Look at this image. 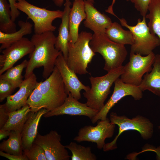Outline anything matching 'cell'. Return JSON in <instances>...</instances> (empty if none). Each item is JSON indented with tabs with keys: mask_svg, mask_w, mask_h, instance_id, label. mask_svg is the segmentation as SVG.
<instances>
[{
	"mask_svg": "<svg viewBox=\"0 0 160 160\" xmlns=\"http://www.w3.org/2000/svg\"><path fill=\"white\" fill-rule=\"evenodd\" d=\"M30 111V107L26 104L20 109L9 113L7 121L0 129L21 132Z\"/></svg>",
	"mask_w": 160,
	"mask_h": 160,
	"instance_id": "cell-23",
	"label": "cell"
},
{
	"mask_svg": "<svg viewBox=\"0 0 160 160\" xmlns=\"http://www.w3.org/2000/svg\"><path fill=\"white\" fill-rule=\"evenodd\" d=\"M92 35L91 33L81 31L74 44L68 42L66 61L69 68L76 74L83 75L88 73L87 70L88 64L96 54L89 45Z\"/></svg>",
	"mask_w": 160,
	"mask_h": 160,
	"instance_id": "cell-4",
	"label": "cell"
},
{
	"mask_svg": "<svg viewBox=\"0 0 160 160\" xmlns=\"http://www.w3.org/2000/svg\"><path fill=\"white\" fill-rule=\"evenodd\" d=\"M84 6L86 17L84 26L93 31L94 33L105 32V29L112 23L111 19L104 13H101L94 6L93 4L84 0Z\"/></svg>",
	"mask_w": 160,
	"mask_h": 160,
	"instance_id": "cell-17",
	"label": "cell"
},
{
	"mask_svg": "<svg viewBox=\"0 0 160 160\" xmlns=\"http://www.w3.org/2000/svg\"><path fill=\"white\" fill-rule=\"evenodd\" d=\"M98 112L97 110L88 106L86 103L79 102L71 93H69L63 104L51 111L47 112L43 116L47 118L64 114L84 116L88 117L91 119Z\"/></svg>",
	"mask_w": 160,
	"mask_h": 160,
	"instance_id": "cell-15",
	"label": "cell"
},
{
	"mask_svg": "<svg viewBox=\"0 0 160 160\" xmlns=\"http://www.w3.org/2000/svg\"><path fill=\"white\" fill-rule=\"evenodd\" d=\"M18 0H8L10 7L12 19L14 21L16 20L20 14L19 10L15 6L16 3Z\"/></svg>",
	"mask_w": 160,
	"mask_h": 160,
	"instance_id": "cell-33",
	"label": "cell"
},
{
	"mask_svg": "<svg viewBox=\"0 0 160 160\" xmlns=\"http://www.w3.org/2000/svg\"><path fill=\"white\" fill-rule=\"evenodd\" d=\"M9 113L5 111L2 105H0V129L4 125L9 119Z\"/></svg>",
	"mask_w": 160,
	"mask_h": 160,
	"instance_id": "cell-35",
	"label": "cell"
},
{
	"mask_svg": "<svg viewBox=\"0 0 160 160\" xmlns=\"http://www.w3.org/2000/svg\"><path fill=\"white\" fill-rule=\"evenodd\" d=\"M86 17L84 1L74 0L69 15V43L73 44L77 41L79 26Z\"/></svg>",
	"mask_w": 160,
	"mask_h": 160,
	"instance_id": "cell-20",
	"label": "cell"
},
{
	"mask_svg": "<svg viewBox=\"0 0 160 160\" xmlns=\"http://www.w3.org/2000/svg\"><path fill=\"white\" fill-rule=\"evenodd\" d=\"M93 4L94 3V0H87ZM53 2L55 5L57 7H61L64 3V0H52Z\"/></svg>",
	"mask_w": 160,
	"mask_h": 160,
	"instance_id": "cell-37",
	"label": "cell"
},
{
	"mask_svg": "<svg viewBox=\"0 0 160 160\" xmlns=\"http://www.w3.org/2000/svg\"><path fill=\"white\" fill-rule=\"evenodd\" d=\"M62 21L58 29V33L56 37L55 46L56 49L62 52L67 59L68 52V44L69 33V15L71 3L70 0H65Z\"/></svg>",
	"mask_w": 160,
	"mask_h": 160,
	"instance_id": "cell-19",
	"label": "cell"
},
{
	"mask_svg": "<svg viewBox=\"0 0 160 160\" xmlns=\"http://www.w3.org/2000/svg\"><path fill=\"white\" fill-rule=\"evenodd\" d=\"M111 123L118 125V134L111 142L105 143L103 151H107L117 148V141L119 136L124 132L128 130H135L140 134L145 140H148L152 137L154 132L153 123L148 118L138 115L131 119L124 115L120 116L116 113L112 112L110 114Z\"/></svg>",
	"mask_w": 160,
	"mask_h": 160,
	"instance_id": "cell-5",
	"label": "cell"
},
{
	"mask_svg": "<svg viewBox=\"0 0 160 160\" xmlns=\"http://www.w3.org/2000/svg\"><path fill=\"white\" fill-rule=\"evenodd\" d=\"M15 6L19 10L25 14L28 18L33 21L35 34L55 31L56 28L52 25L53 21L56 18H61L63 15V11L50 10L40 8L26 0H19Z\"/></svg>",
	"mask_w": 160,
	"mask_h": 160,
	"instance_id": "cell-7",
	"label": "cell"
},
{
	"mask_svg": "<svg viewBox=\"0 0 160 160\" xmlns=\"http://www.w3.org/2000/svg\"><path fill=\"white\" fill-rule=\"evenodd\" d=\"M109 12L119 20L121 25L126 27L132 33L134 42L131 45L130 52L146 55L160 45L159 38L150 32L146 23L145 17H143L142 20L139 18L136 25L131 26L127 23L125 19H120L116 16L113 10Z\"/></svg>",
	"mask_w": 160,
	"mask_h": 160,
	"instance_id": "cell-6",
	"label": "cell"
},
{
	"mask_svg": "<svg viewBox=\"0 0 160 160\" xmlns=\"http://www.w3.org/2000/svg\"><path fill=\"white\" fill-rule=\"evenodd\" d=\"M19 29L15 32L6 33L0 31V51L21 39L24 36L32 32L33 25L29 22L20 20L18 22Z\"/></svg>",
	"mask_w": 160,
	"mask_h": 160,
	"instance_id": "cell-22",
	"label": "cell"
},
{
	"mask_svg": "<svg viewBox=\"0 0 160 160\" xmlns=\"http://www.w3.org/2000/svg\"><path fill=\"white\" fill-rule=\"evenodd\" d=\"M89 45L94 52L103 57L105 62L103 69L108 72L123 66L128 53L125 46L110 40L105 32L94 33Z\"/></svg>",
	"mask_w": 160,
	"mask_h": 160,
	"instance_id": "cell-2",
	"label": "cell"
},
{
	"mask_svg": "<svg viewBox=\"0 0 160 160\" xmlns=\"http://www.w3.org/2000/svg\"><path fill=\"white\" fill-rule=\"evenodd\" d=\"M37 78L33 73L23 80L19 89L15 94L7 98L6 103L2 104L7 113L19 109L25 105L27 100L37 86Z\"/></svg>",
	"mask_w": 160,
	"mask_h": 160,
	"instance_id": "cell-16",
	"label": "cell"
},
{
	"mask_svg": "<svg viewBox=\"0 0 160 160\" xmlns=\"http://www.w3.org/2000/svg\"><path fill=\"white\" fill-rule=\"evenodd\" d=\"M151 71L143 76L138 87L143 92L148 90L160 97V57L155 55L154 62Z\"/></svg>",
	"mask_w": 160,
	"mask_h": 160,
	"instance_id": "cell-21",
	"label": "cell"
},
{
	"mask_svg": "<svg viewBox=\"0 0 160 160\" xmlns=\"http://www.w3.org/2000/svg\"><path fill=\"white\" fill-rule=\"evenodd\" d=\"M16 88L10 83L4 80L0 79V102L11 95Z\"/></svg>",
	"mask_w": 160,
	"mask_h": 160,
	"instance_id": "cell-31",
	"label": "cell"
},
{
	"mask_svg": "<svg viewBox=\"0 0 160 160\" xmlns=\"http://www.w3.org/2000/svg\"><path fill=\"white\" fill-rule=\"evenodd\" d=\"M158 127L159 129H160V125Z\"/></svg>",
	"mask_w": 160,
	"mask_h": 160,
	"instance_id": "cell-39",
	"label": "cell"
},
{
	"mask_svg": "<svg viewBox=\"0 0 160 160\" xmlns=\"http://www.w3.org/2000/svg\"><path fill=\"white\" fill-rule=\"evenodd\" d=\"M28 61L24 60L20 64L12 67L0 75V79L6 80L12 84L16 88L19 87L23 80L22 73L27 67Z\"/></svg>",
	"mask_w": 160,
	"mask_h": 160,
	"instance_id": "cell-28",
	"label": "cell"
},
{
	"mask_svg": "<svg viewBox=\"0 0 160 160\" xmlns=\"http://www.w3.org/2000/svg\"><path fill=\"white\" fill-rule=\"evenodd\" d=\"M113 93L102 109L92 119L93 124L100 120H104L110 110L120 100L127 96H131L135 100H139L143 97V91L138 87L123 82L120 78L114 82Z\"/></svg>",
	"mask_w": 160,
	"mask_h": 160,
	"instance_id": "cell-11",
	"label": "cell"
},
{
	"mask_svg": "<svg viewBox=\"0 0 160 160\" xmlns=\"http://www.w3.org/2000/svg\"><path fill=\"white\" fill-rule=\"evenodd\" d=\"M0 31L6 33L17 31L16 25L12 19L10 7L7 0H0Z\"/></svg>",
	"mask_w": 160,
	"mask_h": 160,
	"instance_id": "cell-27",
	"label": "cell"
},
{
	"mask_svg": "<svg viewBox=\"0 0 160 160\" xmlns=\"http://www.w3.org/2000/svg\"><path fill=\"white\" fill-rule=\"evenodd\" d=\"M21 132L18 131H11L9 138L0 143V150L17 155L23 154Z\"/></svg>",
	"mask_w": 160,
	"mask_h": 160,
	"instance_id": "cell-25",
	"label": "cell"
},
{
	"mask_svg": "<svg viewBox=\"0 0 160 160\" xmlns=\"http://www.w3.org/2000/svg\"><path fill=\"white\" fill-rule=\"evenodd\" d=\"M47 112L46 109L42 108L36 112L29 113L21 132L23 151L31 148L38 134V127L40 119Z\"/></svg>",
	"mask_w": 160,
	"mask_h": 160,
	"instance_id": "cell-18",
	"label": "cell"
},
{
	"mask_svg": "<svg viewBox=\"0 0 160 160\" xmlns=\"http://www.w3.org/2000/svg\"><path fill=\"white\" fill-rule=\"evenodd\" d=\"M11 131L0 129V140H1L4 138L9 136Z\"/></svg>",
	"mask_w": 160,
	"mask_h": 160,
	"instance_id": "cell-36",
	"label": "cell"
},
{
	"mask_svg": "<svg viewBox=\"0 0 160 160\" xmlns=\"http://www.w3.org/2000/svg\"><path fill=\"white\" fill-rule=\"evenodd\" d=\"M0 155L10 160H28V158L23 153L22 155L19 156L5 153L0 150Z\"/></svg>",
	"mask_w": 160,
	"mask_h": 160,
	"instance_id": "cell-34",
	"label": "cell"
},
{
	"mask_svg": "<svg viewBox=\"0 0 160 160\" xmlns=\"http://www.w3.org/2000/svg\"><path fill=\"white\" fill-rule=\"evenodd\" d=\"M156 160H160V145L156 148V151L155 152Z\"/></svg>",
	"mask_w": 160,
	"mask_h": 160,
	"instance_id": "cell-38",
	"label": "cell"
},
{
	"mask_svg": "<svg viewBox=\"0 0 160 160\" xmlns=\"http://www.w3.org/2000/svg\"><path fill=\"white\" fill-rule=\"evenodd\" d=\"M34 46L28 38L23 37L2 50L0 55V75L24 56L31 53Z\"/></svg>",
	"mask_w": 160,
	"mask_h": 160,
	"instance_id": "cell-12",
	"label": "cell"
},
{
	"mask_svg": "<svg viewBox=\"0 0 160 160\" xmlns=\"http://www.w3.org/2000/svg\"><path fill=\"white\" fill-rule=\"evenodd\" d=\"M55 66L60 72L68 95L71 93L75 98L79 100L81 97V90L87 91L90 89V87L83 84L76 73L69 68L61 52L56 59Z\"/></svg>",
	"mask_w": 160,
	"mask_h": 160,
	"instance_id": "cell-14",
	"label": "cell"
},
{
	"mask_svg": "<svg viewBox=\"0 0 160 160\" xmlns=\"http://www.w3.org/2000/svg\"><path fill=\"white\" fill-rule=\"evenodd\" d=\"M61 140V135L52 130L44 135L38 134L33 143L42 147L47 160H69L71 156Z\"/></svg>",
	"mask_w": 160,
	"mask_h": 160,
	"instance_id": "cell-13",
	"label": "cell"
},
{
	"mask_svg": "<svg viewBox=\"0 0 160 160\" xmlns=\"http://www.w3.org/2000/svg\"><path fill=\"white\" fill-rule=\"evenodd\" d=\"M130 52L129 61L124 66L120 79L124 82L138 87L144 75L152 69L155 55L153 52L145 56Z\"/></svg>",
	"mask_w": 160,
	"mask_h": 160,
	"instance_id": "cell-9",
	"label": "cell"
},
{
	"mask_svg": "<svg viewBox=\"0 0 160 160\" xmlns=\"http://www.w3.org/2000/svg\"><path fill=\"white\" fill-rule=\"evenodd\" d=\"M151 0H126L134 4L136 10L143 17H145L148 11V7Z\"/></svg>",
	"mask_w": 160,
	"mask_h": 160,
	"instance_id": "cell-32",
	"label": "cell"
},
{
	"mask_svg": "<svg viewBox=\"0 0 160 160\" xmlns=\"http://www.w3.org/2000/svg\"><path fill=\"white\" fill-rule=\"evenodd\" d=\"M36 88L47 104L48 111L63 104L68 95L60 72L55 66L49 77L44 81L38 82Z\"/></svg>",
	"mask_w": 160,
	"mask_h": 160,
	"instance_id": "cell-8",
	"label": "cell"
},
{
	"mask_svg": "<svg viewBox=\"0 0 160 160\" xmlns=\"http://www.w3.org/2000/svg\"><path fill=\"white\" fill-rule=\"evenodd\" d=\"M107 37L111 41L119 44L125 45L132 44L133 34L129 30H125L116 22L112 23L105 31Z\"/></svg>",
	"mask_w": 160,
	"mask_h": 160,
	"instance_id": "cell-24",
	"label": "cell"
},
{
	"mask_svg": "<svg viewBox=\"0 0 160 160\" xmlns=\"http://www.w3.org/2000/svg\"><path fill=\"white\" fill-rule=\"evenodd\" d=\"M148 10L149 13L145 17L149 20L148 26L150 32L157 35L160 42V0H151ZM159 55L160 57V53Z\"/></svg>",
	"mask_w": 160,
	"mask_h": 160,
	"instance_id": "cell-26",
	"label": "cell"
},
{
	"mask_svg": "<svg viewBox=\"0 0 160 160\" xmlns=\"http://www.w3.org/2000/svg\"><path fill=\"white\" fill-rule=\"evenodd\" d=\"M124 72V66L108 72L99 77L89 78L90 89L83 93L87 99L86 103L89 107L99 112L104 107V102L111 92L110 89L116 80Z\"/></svg>",
	"mask_w": 160,
	"mask_h": 160,
	"instance_id": "cell-3",
	"label": "cell"
},
{
	"mask_svg": "<svg viewBox=\"0 0 160 160\" xmlns=\"http://www.w3.org/2000/svg\"><path fill=\"white\" fill-rule=\"evenodd\" d=\"M56 37L53 31L40 34H34L31 41L34 46L33 52L29 55L25 79L31 76L36 68L43 67V77L47 79L52 72L56 59L61 51L55 47Z\"/></svg>",
	"mask_w": 160,
	"mask_h": 160,
	"instance_id": "cell-1",
	"label": "cell"
},
{
	"mask_svg": "<svg viewBox=\"0 0 160 160\" xmlns=\"http://www.w3.org/2000/svg\"><path fill=\"white\" fill-rule=\"evenodd\" d=\"M99 121L95 126H85L80 128L78 135L73 140L79 143L83 141L95 143L98 149H103L105 144V139L113 136L116 124L111 123L108 118Z\"/></svg>",
	"mask_w": 160,
	"mask_h": 160,
	"instance_id": "cell-10",
	"label": "cell"
},
{
	"mask_svg": "<svg viewBox=\"0 0 160 160\" xmlns=\"http://www.w3.org/2000/svg\"><path fill=\"white\" fill-rule=\"evenodd\" d=\"M28 160H47L44 151L42 147L39 145L33 143L28 150L23 151Z\"/></svg>",
	"mask_w": 160,
	"mask_h": 160,
	"instance_id": "cell-30",
	"label": "cell"
},
{
	"mask_svg": "<svg viewBox=\"0 0 160 160\" xmlns=\"http://www.w3.org/2000/svg\"><path fill=\"white\" fill-rule=\"evenodd\" d=\"M71 153V160H96V156L93 153L90 147H85L78 144L76 143L71 142L65 146Z\"/></svg>",
	"mask_w": 160,
	"mask_h": 160,
	"instance_id": "cell-29",
	"label": "cell"
}]
</instances>
